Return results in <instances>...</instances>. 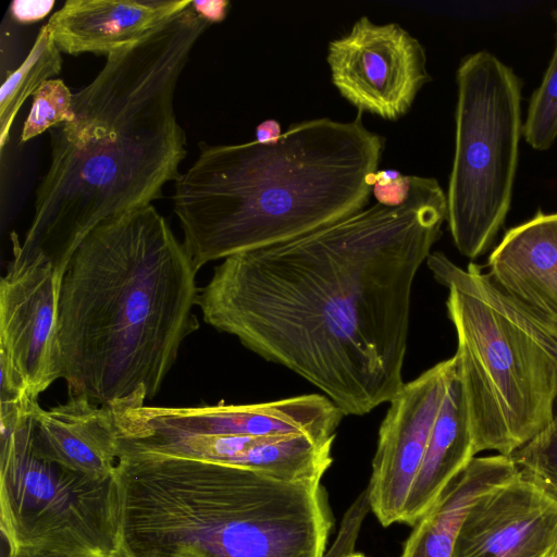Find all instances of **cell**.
<instances>
[{"instance_id": "obj_8", "label": "cell", "mask_w": 557, "mask_h": 557, "mask_svg": "<svg viewBox=\"0 0 557 557\" xmlns=\"http://www.w3.org/2000/svg\"><path fill=\"white\" fill-rule=\"evenodd\" d=\"M458 97L447 222L455 246L475 259L493 244L510 208L518 164L521 82L486 51L457 70Z\"/></svg>"}, {"instance_id": "obj_21", "label": "cell", "mask_w": 557, "mask_h": 557, "mask_svg": "<svg viewBox=\"0 0 557 557\" xmlns=\"http://www.w3.org/2000/svg\"><path fill=\"white\" fill-rule=\"evenodd\" d=\"M73 96L62 79L45 82L33 95L32 108L24 122L21 143L74 119Z\"/></svg>"}, {"instance_id": "obj_28", "label": "cell", "mask_w": 557, "mask_h": 557, "mask_svg": "<svg viewBox=\"0 0 557 557\" xmlns=\"http://www.w3.org/2000/svg\"><path fill=\"white\" fill-rule=\"evenodd\" d=\"M403 174L396 170H379L368 175L367 181L371 187L377 182H392Z\"/></svg>"}, {"instance_id": "obj_1", "label": "cell", "mask_w": 557, "mask_h": 557, "mask_svg": "<svg viewBox=\"0 0 557 557\" xmlns=\"http://www.w3.org/2000/svg\"><path fill=\"white\" fill-rule=\"evenodd\" d=\"M445 220L438 182L411 175L398 207L375 202L225 258L196 306L207 324L310 382L344 416L367 414L405 384L413 280Z\"/></svg>"}, {"instance_id": "obj_5", "label": "cell", "mask_w": 557, "mask_h": 557, "mask_svg": "<svg viewBox=\"0 0 557 557\" xmlns=\"http://www.w3.org/2000/svg\"><path fill=\"white\" fill-rule=\"evenodd\" d=\"M119 557H324L321 480L149 453L119 454Z\"/></svg>"}, {"instance_id": "obj_29", "label": "cell", "mask_w": 557, "mask_h": 557, "mask_svg": "<svg viewBox=\"0 0 557 557\" xmlns=\"http://www.w3.org/2000/svg\"><path fill=\"white\" fill-rule=\"evenodd\" d=\"M344 557H364L362 554H348Z\"/></svg>"}, {"instance_id": "obj_26", "label": "cell", "mask_w": 557, "mask_h": 557, "mask_svg": "<svg viewBox=\"0 0 557 557\" xmlns=\"http://www.w3.org/2000/svg\"><path fill=\"white\" fill-rule=\"evenodd\" d=\"M7 557H96L89 554H75L47 549L16 548L9 549Z\"/></svg>"}, {"instance_id": "obj_15", "label": "cell", "mask_w": 557, "mask_h": 557, "mask_svg": "<svg viewBox=\"0 0 557 557\" xmlns=\"http://www.w3.org/2000/svg\"><path fill=\"white\" fill-rule=\"evenodd\" d=\"M487 276L506 297L557 326V213L510 228L488 258Z\"/></svg>"}, {"instance_id": "obj_13", "label": "cell", "mask_w": 557, "mask_h": 557, "mask_svg": "<svg viewBox=\"0 0 557 557\" xmlns=\"http://www.w3.org/2000/svg\"><path fill=\"white\" fill-rule=\"evenodd\" d=\"M557 496L520 472L479 498L453 557H556Z\"/></svg>"}, {"instance_id": "obj_30", "label": "cell", "mask_w": 557, "mask_h": 557, "mask_svg": "<svg viewBox=\"0 0 557 557\" xmlns=\"http://www.w3.org/2000/svg\"><path fill=\"white\" fill-rule=\"evenodd\" d=\"M556 18H557V13H556Z\"/></svg>"}, {"instance_id": "obj_20", "label": "cell", "mask_w": 557, "mask_h": 557, "mask_svg": "<svg viewBox=\"0 0 557 557\" xmlns=\"http://www.w3.org/2000/svg\"><path fill=\"white\" fill-rule=\"evenodd\" d=\"M522 133L536 150L548 149L557 137V44L543 81L530 101Z\"/></svg>"}, {"instance_id": "obj_4", "label": "cell", "mask_w": 557, "mask_h": 557, "mask_svg": "<svg viewBox=\"0 0 557 557\" xmlns=\"http://www.w3.org/2000/svg\"><path fill=\"white\" fill-rule=\"evenodd\" d=\"M362 113L289 125L274 143L201 148L175 182L173 210L198 271L281 243L366 208L385 138Z\"/></svg>"}, {"instance_id": "obj_7", "label": "cell", "mask_w": 557, "mask_h": 557, "mask_svg": "<svg viewBox=\"0 0 557 557\" xmlns=\"http://www.w3.org/2000/svg\"><path fill=\"white\" fill-rule=\"evenodd\" d=\"M37 404L0 407V524L9 549L119 557L115 474L96 479L39 456L32 442Z\"/></svg>"}, {"instance_id": "obj_12", "label": "cell", "mask_w": 557, "mask_h": 557, "mask_svg": "<svg viewBox=\"0 0 557 557\" xmlns=\"http://www.w3.org/2000/svg\"><path fill=\"white\" fill-rule=\"evenodd\" d=\"M455 372V358L443 360L405 383L388 403L381 423L368 503L384 527L401 522L432 428Z\"/></svg>"}, {"instance_id": "obj_25", "label": "cell", "mask_w": 557, "mask_h": 557, "mask_svg": "<svg viewBox=\"0 0 557 557\" xmlns=\"http://www.w3.org/2000/svg\"><path fill=\"white\" fill-rule=\"evenodd\" d=\"M190 5L198 15L211 24L226 17L230 2L225 0L191 1Z\"/></svg>"}, {"instance_id": "obj_19", "label": "cell", "mask_w": 557, "mask_h": 557, "mask_svg": "<svg viewBox=\"0 0 557 557\" xmlns=\"http://www.w3.org/2000/svg\"><path fill=\"white\" fill-rule=\"evenodd\" d=\"M62 67L61 51L48 25H44L23 63L4 79L0 90V149H4L12 124L25 100Z\"/></svg>"}, {"instance_id": "obj_14", "label": "cell", "mask_w": 557, "mask_h": 557, "mask_svg": "<svg viewBox=\"0 0 557 557\" xmlns=\"http://www.w3.org/2000/svg\"><path fill=\"white\" fill-rule=\"evenodd\" d=\"M35 451L75 472L96 479L114 475L119 432L112 409L84 395H69L64 404L34 409Z\"/></svg>"}, {"instance_id": "obj_6", "label": "cell", "mask_w": 557, "mask_h": 557, "mask_svg": "<svg viewBox=\"0 0 557 557\" xmlns=\"http://www.w3.org/2000/svg\"><path fill=\"white\" fill-rule=\"evenodd\" d=\"M426 265L448 290V318L457 334L454 355L475 454L510 456L553 419L557 366L481 293L471 267L441 251Z\"/></svg>"}, {"instance_id": "obj_23", "label": "cell", "mask_w": 557, "mask_h": 557, "mask_svg": "<svg viewBox=\"0 0 557 557\" xmlns=\"http://www.w3.org/2000/svg\"><path fill=\"white\" fill-rule=\"evenodd\" d=\"M411 175H401L392 182H377L372 187L376 202L386 207H398L409 197Z\"/></svg>"}, {"instance_id": "obj_16", "label": "cell", "mask_w": 557, "mask_h": 557, "mask_svg": "<svg viewBox=\"0 0 557 557\" xmlns=\"http://www.w3.org/2000/svg\"><path fill=\"white\" fill-rule=\"evenodd\" d=\"M190 0H69L47 25L61 52L109 54L141 39Z\"/></svg>"}, {"instance_id": "obj_11", "label": "cell", "mask_w": 557, "mask_h": 557, "mask_svg": "<svg viewBox=\"0 0 557 557\" xmlns=\"http://www.w3.org/2000/svg\"><path fill=\"white\" fill-rule=\"evenodd\" d=\"M121 440L164 436H282L335 440L344 416L326 396L308 394L268 403L200 407H154L113 411Z\"/></svg>"}, {"instance_id": "obj_3", "label": "cell", "mask_w": 557, "mask_h": 557, "mask_svg": "<svg viewBox=\"0 0 557 557\" xmlns=\"http://www.w3.org/2000/svg\"><path fill=\"white\" fill-rule=\"evenodd\" d=\"M196 273L152 205L91 230L61 277L58 341L69 395L112 410L152 399L199 327Z\"/></svg>"}, {"instance_id": "obj_2", "label": "cell", "mask_w": 557, "mask_h": 557, "mask_svg": "<svg viewBox=\"0 0 557 557\" xmlns=\"http://www.w3.org/2000/svg\"><path fill=\"white\" fill-rule=\"evenodd\" d=\"M210 25L189 5L107 55L95 78L74 94V119L50 129V162L33 220L23 243L12 234V247L41 253L62 276L91 230L151 205L178 180L186 136L175 90Z\"/></svg>"}, {"instance_id": "obj_9", "label": "cell", "mask_w": 557, "mask_h": 557, "mask_svg": "<svg viewBox=\"0 0 557 557\" xmlns=\"http://www.w3.org/2000/svg\"><path fill=\"white\" fill-rule=\"evenodd\" d=\"M13 258L0 282L1 389L38 399L61 377V275L41 253Z\"/></svg>"}, {"instance_id": "obj_31", "label": "cell", "mask_w": 557, "mask_h": 557, "mask_svg": "<svg viewBox=\"0 0 557 557\" xmlns=\"http://www.w3.org/2000/svg\"><path fill=\"white\" fill-rule=\"evenodd\" d=\"M557 557V556H556Z\"/></svg>"}, {"instance_id": "obj_18", "label": "cell", "mask_w": 557, "mask_h": 557, "mask_svg": "<svg viewBox=\"0 0 557 557\" xmlns=\"http://www.w3.org/2000/svg\"><path fill=\"white\" fill-rule=\"evenodd\" d=\"M475 455L467 403L455 368L406 502L401 522L414 525Z\"/></svg>"}, {"instance_id": "obj_27", "label": "cell", "mask_w": 557, "mask_h": 557, "mask_svg": "<svg viewBox=\"0 0 557 557\" xmlns=\"http://www.w3.org/2000/svg\"><path fill=\"white\" fill-rule=\"evenodd\" d=\"M281 135V125L273 119L262 121L256 128V141L261 144L274 143Z\"/></svg>"}, {"instance_id": "obj_17", "label": "cell", "mask_w": 557, "mask_h": 557, "mask_svg": "<svg viewBox=\"0 0 557 557\" xmlns=\"http://www.w3.org/2000/svg\"><path fill=\"white\" fill-rule=\"evenodd\" d=\"M518 473L510 456L472 458L414 523L400 557H453L459 529L472 505Z\"/></svg>"}, {"instance_id": "obj_10", "label": "cell", "mask_w": 557, "mask_h": 557, "mask_svg": "<svg viewBox=\"0 0 557 557\" xmlns=\"http://www.w3.org/2000/svg\"><path fill=\"white\" fill-rule=\"evenodd\" d=\"M333 85L360 113L396 121L431 79L420 41L397 23L359 17L330 41L326 57Z\"/></svg>"}, {"instance_id": "obj_24", "label": "cell", "mask_w": 557, "mask_h": 557, "mask_svg": "<svg viewBox=\"0 0 557 557\" xmlns=\"http://www.w3.org/2000/svg\"><path fill=\"white\" fill-rule=\"evenodd\" d=\"M54 1H13L11 4L12 16L21 23H30L46 16Z\"/></svg>"}, {"instance_id": "obj_22", "label": "cell", "mask_w": 557, "mask_h": 557, "mask_svg": "<svg viewBox=\"0 0 557 557\" xmlns=\"http://www.w3.org/2000/svg\"><path fill=\"white\" fill-rule=\"evenodd\" d=\"M510 457L522 475L557 496V411L540 433Z\"/></svg>"}]
</instances>
